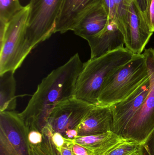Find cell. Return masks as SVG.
Returning <instances> with one entry per match:
<instances>
[{
    "instance_id": "cell-17",
    "label": "cell",
    "mask_w": 154,
    "mask_h": 155,
    "mask_svg": "<svg viewBox=\"0 0 154 155\" xmlns=\"http://www.w3.org/2000/svg\"><path fill=\"white\" fill-rule=\"evenodd\" d=\"M132 0H103L109 20L115 21L122 32L126 25L130 3Z\"/></svg>"
},
{
    "instance_id": "cell-28",
    "label": "cell",
    "mask_w": 154,
    "mask_h": 155,
    "mask_svg": "<svg viewBox=\"0 0 154 155\" xmlns=\"http://www.w3.org/2000/svg\"><path fill=\"white\" fill-rule=\"evenodd\" d=\"M144 15L147 6V0H134Z\"/></svg>"
},
{
    "instance_id": "cell-25",
    "label": "cell",
    "mask_w": 154,
    "mask_h": 155,
    "mask_svg": "<svg viewBox=\"0 0 154 155\" xmlns=\"http://www.w3.org/2000/svg\"><path fill=\"white\" fill-rule=\"evenodd\" d=\"M52 141L56 147H59L64 145L66 142V138L58 133H53L52 136Z\"/></svg>"
},
{
    "instance_id": "cell-14",
    "label": "cell",
    "mask_w": 154,
    "mask_h": 155,
    "mask_svg": "<svg viewBox=\"0 0 154 155\" xmlns=\"http://www.w3.org/2000/svg\"><path fill=\"white\" fill-rule=\"evenodd\" d=\"M108 20V15L103 3L100 4L84 15L73 31L76 35L87 41L102 31Z\"/></svg>"
},
{
    "instance_id": "cell-3",
    "label": "cell",
    "mask_w": 154,
    "mask_h": 155,
    "mask_svg": "<svg viewBox=\"0 0 154 155\" xmlns=\"http://www.w3.org/2000/svg\"><path fill=\"white\" fill-rule=\"evenodd\" d=\"M27 5L5 26H0V74L20 67L33 48L25 37L29 15Z\"/></svg>"
},
{
    "instance_id": "cell-10",
    "label": "cell",
    "mask_w": 154,
    "mask_h": 155,
    "mask_svg": "<svg viewBox=\"0 0 154 155\" xmlns=\"http://www.w3.org/2000/svg\"><path fill=\"white\" fill-rule=\"evenodd\" d=\"M150 85L148 78L129 96L111 106L114 117L113 132L121 137L145 100Z\"/></svg>"
},
{
    "instance_id": "cell-19",
    "label": "cell",
    "mask_w": 154,
    "mask_h": 155,
    "mask_svg": "<svg viewBox=\"0 0 154 155\" xmlns=\"http://www.w3.org/2000/svg\"><path fill=\"white\" fill-rule=\"evenodd\" d=\"M19 0H0V25H5L23 8Z\"/></svg>"
},
{
    "instance_id": "cell-20",
    "label": "cell",
    "mask_w": 154,
    "mask_h": 155,
    "mask_svg": "<svg viewBox=\"0 0 154 155\" xmlns=\"http://www.w3.org/2000/svg\"><path fill=\"white\" fill-rule=\"evenodd\" d=\"M143 145L137 142L126 141L120 144L106 155H138Z\"/></svg>"
},
{
    "instance_id": "cell-29",
    "label": "cell",
    "mask_w": 154,
    "mask_h": 155,
    "mask_svg": "<svg viewBox=\"0 0 154 155\" xmlns=\"http://www.w3.org/2000/svg\"><path fill=\"white\" fill-rule=\"evenodd\" d=\"M138 155H151V154H150L147 147L144 144L141 152Z\"/></svg>"
},
{
    "instance_id": "cell-4",
    "label": "cell",
    "mask_w": 154,
    "mask_h": 155,
    "mask_svg": "<svg viewBox=\"0 0 154 155\" xmlns=\"http://www.w3.org/2000/svg\"><path fill=\"white\" fill-rule=\"evenodd\" d=\"M148 78L144 55L134 54L132 60L117 70L105 82L98 105L111 106L124 100Z\"/></svg>"
},
{
    "instance_id": "cell-16",
    "label": "cell",
    "mask_w": 154,
    "mask_h": 155,
    "mask_svg": "<svg viewBox=\"0 0 154 155\" xmlns=\"http://www.w3.org/2000/svg\"><path fill=\"white\" fill-rule=\"evenodd\" d=\"M14 72L0 74V112L14 111L16 107V81Z\"/></svg>"
},
{
    "instance_id": "cell-24",
    "label": "cell",
    "mask_w": 154,
    "mask_h": 155,
    "mask_svg": "<svg viewBox=\"0 0 154 155\" xmlns=\"http://www.w3.org/2000/svg\"><path fill=\"white\" fill-rule=\"evenodd\" d=\"M72 143V148L76 155H93L92 153L86 147L75 143L73 140H71Z\"/></svg>"
},
{
    "instance_id": "cell-18",
    "label": "cell",
    "mask_w": 154,
    "mask_h": 155,
    "mask_svg": "<svg viewBox=\"0 0 154 155\" xmlns=\"http://www.w3.org/2000/svg\"><path fill=\"white\" fill-rule=\"evenodd\" d=\"M42 140L37 145L30 144L31 155H59L58 152L52 141L53 132L46 126L42 131Z\"/></svg>"
},
{
    "instance_id": "cell-7",
    "label": "cell",
    "mask_w": 154,
    "mask_h": 155,
    "mask_svg": "<svg viewBox=\"0 0 154 155\" xmlns=\"http://www.w3.org/2000/svg\"><path fill=\"white\" fill-rule=\"evenodd\" d=\"M28 134L20 113L0 112V155H31Z\"/></svg>"
},
{
    "instance_id": "cell-2",
    "label": "cell",
    "mask_w": 154,
    "mask_h": 155,
    "mask_svg": "<svg viewBox=\"0 0 154 155\" xmlns=\"http://www.w3.org/2000/svg\"><path fill=\"white\" fill-rule=\"evenodd\" d=\"M134 54L124 47L84 63L76 84L75 97L91 104H98L99 97L108 78L132 60Z\"/></svg>"
},
{
    "instance_id": "cell-15",
    "label": "cell",
    "mask_w": 154,
    "mask_h": 155,
    "mask_svg": "<svg viewBox=\"0 0 154 155\" xmlns=\"http://www.w3.org/2000/svg\"><path fill=\"white\" fill-rule=\"evenodd\" d=\"M72 140L89 150L93 155H106L120 144L128 141L113 131L95 135L78 137Z\"/></svg>"
},
{
    "instance_id": "cell-26",
    "label": "cell",
    "mask_w": 154,
    "mask_h": 155,
    "mask_svg": "<svg viewBox=\"0 0 154 155\" xmlns=\"http://www.w3.org/2000/svg\"><path fill=\"white\" fill-rule=\"evenodd\" d=\"M151 155H154V130L144 144Z\"/></svg>"
},
{
    "instance_id": "cell-5",
    "label": "cell",
    "mask_w": 154,
    "mask_h": 155,
    "mask_svg": "<svg viewBox=\"0 0 154 155\" xmlns=\"http://www.w3.org/2000/svg\"><path fill=\"white\" fill-rule=\"evenodd\" d=\"M63 0H30L25 37L33 49L55 33Z\"/></svg>"
},
{
    "instance_id": "cell-27",
    "label": "cell",
    "mask_w": 154,
    "mask_h": 155,
    "mask_svg": "<svg viewBox=\"0 0 154 155\" xmlns=\"http://www.w3.org/2000/svg\"><path fill=\"white\" fill-rule=\"evenodd\" d=\"M62 136L66 139L73 140L78 137L77 131V129H70L66 131Z\"/></svg>"
},
{
    "instance_id": "cell-9",
    "label": "cell",
    "mask_w": 154,
    "mask_h": 155,
    "mask_svg": "<svg viewBox=\"0 0 154 155\" xmlns=\"http://www.w3.org/2000/svg\"><path fill=\"white\" fill-rule=\"evenodd\" d=\"M153 32L134 0L130 3L127 21L123 33L126 48L134 54H142Z\"/></svg>"
},
{
    "instance_id": "cell-8",
    "label": "cell",
    "mask_w": 154,
    "mask_h": 155,
    "mask_svg": "<svg viewBox=\"0 0 154 155\" xmlns=\"http://www.w3.org/2000/svg\"><path fill=\"white\" fill-rule=\"evenodd\" d=\"M94 105L74 97L56 106L46 126L53 133H60L63 135L68 130L77 129Z\"/></svg>"
},
{
    "instance_id": "cell-22",
    "label": "cell",
    "mask_w": 154,
    "mask_h": 155,
    "mask_svg": "<svg viewBox=\"0 0 154 155\" xmlns=\"http://www.w3.org/2000/svg\"><path fill=\"white\" fill-rule=\"evenodd\" d=\"M28 140L30 144L37 145L41 143L42 140V133L37 130L29 131Z\"/></svg>"
},
{
    "instance_id": "cell-21",
    "label": "cell",
    "mask_w": 154,
    "mask_h": 155,
    "mask_svg": "<svg viewBox=\"0 0 154 155\" xmlns=\"http://www.w3.org/2000/svg\"><path fill=\"white\" fill-rule=\"evenodd\" d=\"M144 16L151 31L154 32V0H147L146 11Z\"/></svg>"
},
{
    "instance_id": "cell-13",
    "label": "cell",
    "mask_w": 154,
    "mask_h": 155,
    "mask_svg": "<svg viewBox=\"0 0 154 155\" xmlns=\"http://www.w3.org/2000/svg\"><path fill=\"white\" fill-rule=\"evenodd\" d=\"M113 122L111 106L94 105L77 127L78 137L112 131Z\"/></svg>"
},
{
    "instance_id": "cell-6",
    "label": "cell",
    "mask_w": 154,
    "mask_h": 155,
    "mask_svg": "<svg viewBox=\"0 0 154 155\" xmlns=\"http://www.w3.org/2000/svg\"><path fill=\"white\" fill-rule=\"evenodd\" d=\"M148 70L150 90L140 109L121 137L128 141L144 144L154 130V49L143 52Z\"/></svg>"
},
{
    "instance_id": "cell-11",
    "label": "cell",
    "mask_w": 154,
    "mask_h": 155,
    "mask_svg": "<svg viewBox=\"0 0 154 155\" xmlns=\"http://www.w3.org/2000/svg\"><path fill=\"white\" fill-rule=\"evenodd\" d=\"M90 47V59H94L124 48V37L115 21L108 20L104 30L87 41Z\"/></svg>"
},
{
    "instance_id": "cell-12",
    "label": "cell",
    "mask_w": 154,
    "mask_h": 155,
    "mask_svg": "<svg viewBox=\"0 0 154 155\" xmlns=\"http://www.w3.org/2000/svg\"><path fill=\"white\" fill-rule=\"evenodd\" d=\"M103 0H63L56 21L55 33L73 31L81 18Z\"/></svg>"
},
{
    "instance_id": "cell-1",
    "label": "cell",
    "mask_w": 154,
    "mask_h": 155,
    "mask_svg": "<svg viewBox=\"0 0 154 155\" xmlns=\"http://www.w3.org/2000/svg\"><path fill=\"white\" fill-rule=\"evenodd\" d=\"M83 64L79 54H76L42 79L25 109L20 113L29 131L41 133L56 106L74 97Z\"/></svg>"
},
{
    "instance_id": "cell-23",
    "label": "cell",
    "mask_w": 154,
    "mask_h": 155,
    "mask_svg": "<svg viewBox=\"0 0 154 155\" xmlns=\"http://www.w3.org/2000/svg\"><path fill=\"white\" fill-rule=\"evenodd\" d=\"M56 148L59 155H76L72 150V143L70 139L66 138V142L64 145L61 147Z\"/></svg>"
}]
</instances>
